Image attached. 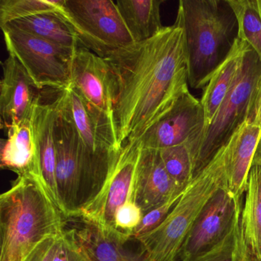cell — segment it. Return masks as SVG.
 <instances>
[{"label": "cell", "mask_w": 261, "mask_h": 261, "mask_svg": "<svg viewBox=\"0 0 261 261\" xmlns=\"http://www.w3.org/2000/svg\"><path fill=\"white\" fill-rule=\"evenodd\" d=\"M241 198L226 184L217 189L197 217L181 247L178 261H193L219 244L241 215Z\"/></svg>", "instance_id": "9"}, {"label": "cell", "mask_w": 261, "mask_h": 261, "mask_svg": "<svg viewBox=\"0 0 261 261\" xmlns=\"http://www.w3.org/2000/svg\"><path fill=\"white\" fill-rule=\"evenodd\" d=\"M261 137V127L244 121L226 144V186L237 198H242Z\"/></svg>", "instance_id": "18"}, {"label": "cell", "mask_w": 261, "mask_h": 261, "mask_svg": "<svg viewBox=\"0 0 261 261\" xmlns=\"http://www.w3.org/2000/svg\"><path fill=\"white\" fill-rule=\"evenodd\" d=\"M141 149L140 140L128 141L122 146L103 189L79 218L94 223L105 231L116 233L115 214L130 199Z\"/></svg>", "instance_id": "10"}, {"label": "cell", "mask_w": 261, "mask_h": 261, "mask_svg": "<svg viewBox=\"0 0 261 261\" xmlns=\"http://www.w3.org/2000/svg\"><path fill=\"white\" fill-rule=\"evenodd\" d=\"M56 117L57 107L56 100L53 103H42L40 102L36 105L33 111L32 123L45 189L56 205L60 209L56 175L55 126Z\"/></svg>", "instance_id": "19"}, {"label": "cell", "mask_w": 261, "mask_h": 261, "mask_svg": "<svg viewBox=\"0 0 261 261\" xmlns=\"http://www.w3.org/2000/svg\"><path fill=\"white\" fill-rule=\"evenodd\" d=\"M56 183L61 212L79 218L100 194L118 155H100L87 148L74 124L56 100Z\"/></svg>", "instance_id": "4"}, {"label": "cell", "mask_w": 261, "mask_h": 261, "mask_svg": "<svg viewBox=\"0 0 261 261\" xmlns=\"http://www.w3.org/2000/svg\"><path fill=\"white\" fill-rule=\"evenodd\" d=\"M163 2V0L117 1V8L134 42L148 40L163 30L160 7Z\"/></svg>", "instance_id": "23"}, {"label": "cell", "mask_w": 261, "mask_h": 261, "mask_svg": "<svg viewBox=\"0 0 261 261\" xmlns=\"http://www.w3.org/2000/svg\"><path fill=\"white\" fill-rule=\"evenodd\" d=\"M1 142L0 166L18 177L31 178L45 188L32 118L10 128ZM46 190V189H45Z\"/></svg>", "instance_id": "16"}, {"label": "cell", "mask_w": 261, "mask_h": 261, "mask_svg": "<svg viewBox=\"0 0 261 261\" xmlns=\"http://www.w3.org/2000/svg\"><path fill=\"white\" fill-rule=\"evenodd\" d=\"M240 216L219 244L193 261H251L241 235Z\"/></svg>", "instance_id": "27"}, {"label": "cell", "mask_w": 261, "mask_h": 261, "mask_svg": "<svg viewBox=\"0 0 261 261\" xmlns=\"http://www.w3.org/2000/svg\"><path fill=\"white\" fill-rule=\"evenodd\" d=\"M247 120L261 127V74L253 92Z\"/></svg>", "instance_id": "32"}, {"label": "cell", "mask_w": 261, "mask_h": 261, "mask_svg": "<svg viewBox=\"0 0 261 261\" xmlns=\"http://www.w3.org/2000/svg\"><path fill=\"white\" fill-rule=\"evenodd\" d=\"M79 218L69 229L89 261H143L137 250L126 246L128 239L115 232H108L94 223Z\"/></svg>", "instance_id": "17"}, {"label": "cell", "mask_w": 261, "mask_h": 261, "mask_svg": "<svg viewBox=\"0 0 261 261\" xmlns=\"http://www.w3.org/2000/svg\"><path fill=\"white\" fill-rule=\"evenodd\" d=\"M204 128L201 101L189 91L139 140L144 149H162L192 142L198 150Z\"/></svg>", "instance_id": "11"}, {"label": "cell", "mask_w": 261, "mask_h": 261, "mask_svg": "<svg viewBox=\"0 0 261 261\" xmlns=\"http://www.w3.org/2000/svg\"><path fill=\"white\" fill-rule=\"evenodd\" d=\"M2 30L9 55L17 59L41 91L62 92L71 87L75 51L16 29L4 27Z\"/></svg>", "instance_id": "8"}, {"label": "cell", "mask_w": 261, "mask_h": 261, "mask_svg": "<svg viewBox=\"0 0 261 261\" xmlns=\"http://www.w3.org/2000/svg\"><path fill=\"white\" fill-rule=\"evenodd\" d=\"M103 59L112 73L114 120L121 147L140 140L189 91L184 30L176 22Z\"/></svg>", "instance_id": "1"}, {"label": "cell", "mask_w": 261, "mask_h": 261, "mask_svg": "<svg viewBox=\"0 0 261 261\" xmlns=\"http://www.w3.org/2000/svg\"><path fill=\"white\" fill-rule=\"evenodd\" d=\"M182 193L183 192H181L179 195H175L164 204L154 207L152 210L149 211L147 213L144 214L140 225L133 233L131 240L134 241L140 237L146 234L157 228L167 218L171 211L173 209L178 200L181 198Z\"/></svg>", "instance_id": "29"}, {"label": "cell", "mask_w": 261, "mask_h": 261, "mask_svg": "<svg viewBox=\"0 0 261 261\" xmlns=\"http://www.w3.org/2000/svg\"><path fill=\"white\" fill-rule=\"evenodd\" d=\"M144 214L141 209L129 199L117 209L114 218L116 233H120L130 240L133 233L137 228Z\"/></svg>", "instance_id": "28"}, {"label": "cell", "mask_w": 261, "mask_h": 261, "mask_svg": "<svg viewBox=\"0 0 261 261\" xmlns=\"http://www.w3.org/2000/svg\"><path fill=\"white\" fill-rule=\"evenodd\" d=\"M241 235L251 261H261V159H253L240 216Z\"/></svg>", "instance_id": "20"}, {"label": "cell", "mask_w": 261, "mask_h": 261, "mask_svg": "<svg viewBox=\"0 0 261 261\" xmlns=\"http://www.w3.org/2000/svg\"><path fill=\"white\" fill-rule=\"evenodd\" d=\"M254 158L261 159V137L259 139V144H258L257 149H256Z\"/></svg>", "instance_id": "33"}, {"label": "cell", "mask_w": 261, "mask_h": 261, "mask_svg": "<svg viewBox=\"0 0 261 261\" xmlns=\"http://www.w3.org/2000/svg\"><path fill=\"white\" fill-rule=\"evenodd\" d=\"M53 261H89L69 229H65Z\"/></svg>", "instance_id": "30"}, {"label": "cell", "mask_w": 261, "mask_h": 261, "mask_svg": "<svg viewBox=\"0 0 261 261\" xmlns=\"http://www.w3.org/2000/svg\"><path fill=\"white\" fill-rule=\"evenodd\" d=\"M64 233L59 236L51 237L42 241L24 261H53L62 242Z\"/></svg>", "instance_id": "31"}, {"label": "cell", "mask_w": 261, "mask_h": 261, "mask_svg": "<svg viewBox=\"0 0 261 261\" xmlns=\"http://www.w3.org/2000/svg\"><path fill=\"white\" fill-rule=\"evenodd\" d=\"M256 7H257L258 10H259V14L261 16V0H256Z\"/></svg>", "instance_id": "34"}, {"label": "cell", "mask_w": 261, "mask_h": 261, "mask_svg": "<svg viewBox=\"0 0 261 261\" xmlns=\"http://www.w3.org/2000/svg\"><path fill=\"white\" fill-rule=\"evenodd\" d=\"M0 83V123L7 133L13 126L32 118L41 102V90L35 85L17 59L9 55L3 63Z\"/></svg>", "instance_id": "14"}, {"label": "cell", "mask_w": 261, "mask_h": 261, "mask_svg": "<svg viewBox=\"0 0 261 261\" xmlns=\"http://www.w3.org/2000/svg\"><path fill=\"white\" fill-rule=\"evenodd\" d=\"M175 22L184 30L189 85L204 89L238 38L234 13L228 0H180Z\"/></svg>", "instance_id": "3"}, {"label": "cell", "mask_w": 261, "mask_h": 261, "mask_svg": "<svg viewBox=\"0 0 261 261\" xmlns=\"http://www.w3.org/2000/svg\"><path fill=\"white\" fill-rule=\"evenodd\" d=\"M158 150L171 178L180 188L186 189L195 178V162L198 152L196 143L189 142Z\"/></svg>", "instance_id": "24"}, {"label": "cell", "mask_w": 261, "mask_h": 261, "mask_svg": "<svg viewBox=\"0 0 261 261\" xmlns=\"http://www.w3.org/2000/svg\"><path fill=\"white\" fill-rule=\"evenodd\" d=\"M4 27L25 32L73 51L82 47L77 33L61 13L58 12L35 15L10 22Z\"/></svg>", "instance_id": "22"}, {"label": "cell", "mask_w": 261, "mask_h": 261, "mask_svg": "<svg viewBox=\"0 0 261 261\" xmlns=\"http://www.w3.org/2000/svg\"><path fill=\"white\" fill-rule=\"evenodd\" d=\"M260 74L261 59L249 45L241 59L231 88L212 123L203 133L195 159V177L247 120L252 97Z\"/></svg>", "instance_id": "6"}, {"label": "cell", "mask_w": 261, "mask_h": 261, "mask_svg": "<svg viewBox=\"0 0 261 261\" xmlns=\"http://www.w3.org/2000/svg\"><path fill=\"white\" fill-rule=\"evenodd\" d=\"M57 100L88 149L100 155H114L120 150L114 125L72 85L59 93Z\"/></svg>", "instance_id": "12"}, {"label": "cell", "mask_w": 261, "mask_h": 261, "mask_svg": "<svg viewBox=\"0 0 261 261\" xmlns=\"http://www.w3.org/2000/svg\"><path fill=\"white\" fill-rule=\"evenodd\" d=\"M185 189L171 178L165 169L158 149L142 148L130 199L143 214L164 204Z\"/></svg>", "instance_id": "15"}, {"label": "cell", "mask_w": 261, "mask_h": 261, "mask_svg": "<svg viewBox=\"0 0 261 261\" xmlns=\"http://www.w3.org/2000/svg\"><path fill=\"white\" fill-rule=\"evenodd\" d=\"M66 218L45 188L18 177L0 196V261H24L42 241L62 234Z\"/></svg>", "instance_id": "2"}, {"label": "cell", "mask_w": 261, "mask_h": 261, "mask_svg": "<svg viewBox=\"0 0 261 261\" xmlns=\"http://www.w3.org/2000/svg\"><path fill=\"white\" fill-rule=\"evenodd\" d=\"M238 21V38L247 42L261 59V16L256 0H228Z\"/></svg>", "instance_id": "25"}, {"label": "cell", "mask_w": 261, "mask_h": 261, "mask_svg": "<svg viewBox=\"0 0 261 261\" xmlns=\"http://www.w3.org/2000/svg\"><path fill=\"white\" fill-rule=\"evenodd\" d=\"M227 147L223 146L186 188L167 218L155 230L134 240L143 261H178L181 247L207 200L226 184Z\"/></svg>", "instance_id": "5"}, {"label": "cell", "mask_w": 261, "mask_h": 261, "mask_svg": "<svg viewBox=\"0 0 261 261\" xmlns=\"http://www.w3.org/2000/svg\"><path fill=\"white\" fill-rule=\"evenodd\" d=\"M65 0H2L0 27L41 13H60Z\"/></svg>", "instance_id": "26"}, {"label": "cell", "mask_w": 261, "mask_h": 261, "mask_svg": "<svg viewBox=\"0 0 261 261\" xmlns=\"http://www.w3.org/2000/svg\"><path fill=\"white\" fill-rule=\"evenodd\" d=\"M60 13L77 33L82 47L100 57L134 43L111 0H65Z\"/></svg>", "instance_id": "7"}, {"label": "cell", "mask_w": 261, "mask_h": 261, "mask_svg": "<svg viewBox=\"0 0 261 261\" xmlns=\"http://www.w3.org/2000/svg\"><path fill=\"white\" fill-rule=\"evenodd\" d=\"M248 46L247 42L237 38L230 54L215 70L208 83L203 89L202 97L200 101L205 118L204 130L212 123L218 108L231 88L241 59Z\"/></svg>", "instance_id": "21"}, {"label": "cell", "mask_w": 261, "mask_h": 261, "mask_svg": "<svg viewBox=\"0 0 261 261\" xmlns=\"http://www.w3.org/2000/svg\"><path fill=\"white\" fill-rule=\"evenodd\" d=\"M72 85L113 124L114 82L111 68L103 58L84 47L76 50L71 65Z\"/></svg>", "instance_id": "13"}]
</instances>
